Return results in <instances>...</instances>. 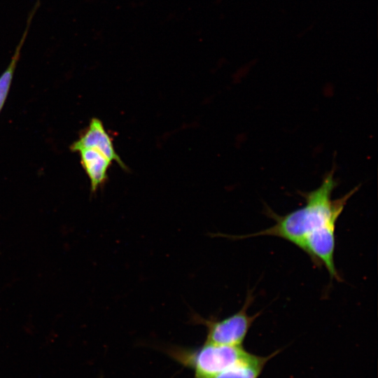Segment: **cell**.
I'll list each match as a JSON object with an SVG mask.
<instances>
[{
  "label": "cell",
  "instance_id": "6",
  "mask_svg": "<svg viewBox=\"0 0 378 378\" xmlns=\"http://www.w3.org/2000/svg\"><path fill=\"white\" fill-rule=\"evenodd\" d=\"M36 12V9L32 8L27 21V26L24 32L23 33L22 38L16 47L15 53L13 55L7 68L0 75V113L3 109V107L8 96V93L10 92V89L12 85L15 70L16 69V66L20 56L21 49L25 41L26 37L27 36V32L31 22V20Z\"/></svg>",
  "mask_w": 378,
  "mask_h": 378
},
{
  "label": "cell",
  "instance_id": "3",
  "mask_svg": "<svg viewBox=\"0 0 378 378\" xmlns=\"http://www.w3.org/2000/svg\"><path fill=\"white\" fill-rule=\"evenodd\" d=\"M253 300L254 296L250 290L242 307L232 315L218 319L213 316L204 318L197 313H192L189 323L206 328V342L227 346H242L249 329L260 315V312L251 316L247 313Z\"/></svg>",
  "mask_w": 378,
  "mask_h": 378
},
{
  "label": "cell",
  "instance_id": "2",
  "mask_svg": "<svg viewBox=\"0 0 378 378\" xmlns=\"http://www.w3.org/2000/svg\"><path fill=\"white\" fill-rule=\"evenodd\" d=\"M163 351L180 365L194 371L195 378L218 374L246 362L253 355L242 346L206 342L197 347L171 345L164 347Z\"/></svg>",
  "mask_w": 378,
  "mask_h": 378
},
{
  "label": "cell",
  "instance_id": "5",
  "mask_svg": "<svg viewBox=\"0 0 378 378\" xmlns=\"http://www.w3.org/2000/svg\"><path fill=\"white\" fill-rule=\"evenodd\" d=\"M76 153L79 154L80 164L90 180L91 193H94L107 181L112 162L92 148H80Z\"/></svg>",
  "mask_w": 378,
  "mask_h": 378
},
{
  "label": "cell",
  "instance_id": "1",
  "mask_svg": "<svg viewBox=\"0 0 378 378\" xmlns=\"http://www.w3.org/2000/svg\"><path fill=\"white\" fill-rule=\"evenodd\" d=\"M334 174L335 169H332L319 187L312 191L300 192L305 200L303 206L284 216L267 207L266 214L275 221L270 227L250 234H222V237L233 239L258 236L280 237L306 253L316 267H324L330 279L340 281L342 279L334 260L336 222L359 186L333 200L332 193L337 185Z\"/></svg>",
  "mask_w": 378,
  "mask_h": 378
},
{
  "label": "cell",
  "instance_id": "4",
  "mask_svg": "<svg viewBox=\"0 0 378 378\" xmlns=\"http://www.w3.org/2000/svg\"><path fill=\"white\" fill-rule=\"evenodd\" d=\"M80 148L97 150L111 162H115L122 169H127L126 164L117 153L111 137L99 118H92L88 127L81 132L78 139L70 146L72 152H76Z\"/></svg>",
  "mask_w": 378,
  "mask_h": 378
}]
</instances>
